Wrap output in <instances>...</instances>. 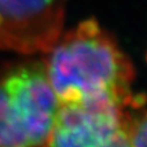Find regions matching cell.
Here are the masks:
<instances>
[{"instance_id": "1", "label": "cell", "mask_w": 147, "mask_h": 147, "mask_svg": "<svg viewBox=\"0 0 147 147\" xmlns=\"http://www.w3.org/2000/svg\"><path fill=\"white\" fill-rule=\"evenodd\" d=\"M49 52L44 66L59 103L129 105L134 69L110 34L87 37L74 29Z\"/></svg>"}, {"instance_id": "2", "label": "cell", "mask_w": 147, "mask_h": 147, "mask_svg": "<svg viewBox=\"0 0 147 147\" xmlns=\"http://www.w3.org/2000/svg\"><path fill=\"white\" fill-rule=\"evenodd\" d=\"M57 107L44 63L7 71L0 78V147H43Z\"/></svg>"}, {"instance_id": "3", "label": "cell", "mask_w": 147, "mask_h": 147, "mask_svg": "<svg viewBox=\"0 0 147 147\" xmlns=\"http://www.w3.org/2000/svg\"><path fill=\"white\" fill-rule=\"evenodd\" d=\"M67 0H0V48L49 52L63 30Z\"/></svg>"}, {"instance_id": "4", "label": "cell", "mask_w": 147, "mask_h": 147, "mask_svg": "<svg viewBox=\"0 0 147 147\" xmlns=\"http://www.w3.org/2000/svg\"><path fill=\"white\" fill-rule=\"evenodd\" d=\"M125 116L118 105L58 102L45 147H104Z\"/></svg>"}, {"instance_id": "5", "label": "cell", "mask_w": 147, "mask_h": 147, "mask_svg": "<svg viewBox=\"0 0 147 147\" xmlns=\"http://www.w3.org/2000/svg\"><path fill=\"white\" fill-rule=\"evenodd\" d=\"M132 147H147V110L130 116Z\"/></svg>"}, {"instance_id": "6", "label": "cell", "mask_w": 147, "mask_h": 147, "mask_svg": "<svg viewBox=\"0 0 147 147\" xmlns=\"http://www.w3.org/2000/svg\"><path fill=\"white\" fill-rule=\"evenodd\" d=\"M79 34L84 35V36H87V37H92V36H96L102 29L98 24V22L95 20V19H88V20H85L82 21L78 28L76 29Z\"/></svg>"}, {"instance_id": "7", "label": "cell", "mask_w": 147, "mask_h": 147, "mask_svg": "<svg viewBox=\"0 0 147 147\" xmlns=\"http://www.w3.org/2000/svg\"><path fill=\"white\" fill-rule=\"evenodd\" d=\"M147 104V94L139 93L134 96H131L129 105H131L133 109H142Z\"/></svg>"}, {"instance_id": "8", "label": "cell", "mask_w": 147, "mask_h": 147, "mask_svg": "<svg viewBox=\"0 0 147 147\" xmlns=\"http://www.w3.org/2000/svg\"><path fill=\"white\" fill-rule=\"evenodd\" d=\"M146 61H147V55H146Z\"/></svg>"}]
</instances>
